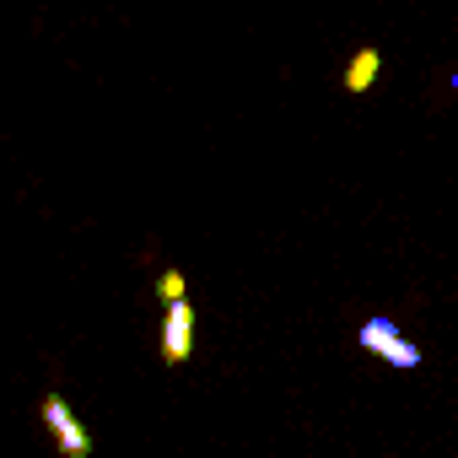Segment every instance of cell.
Returning a JSON list of instances; mask_svg holds the SVG:
<instances>
[{"instance_id": "1", "label": "cell", "mask_w": 458, "mask_h": 458, "mask_svg": "<svg viewBox=\"0 0 458 458\" xmlns=\"http://www.w3.org/2000/svg\"><path fill=\"white\" fill-rule=\"evenodd\" d=\"M44 426L55 431L60 458H87V453H92V431L71 415V404H65L60 394H44Z\"/></svg>"}, {"instance_id": "2", "label": "cell", "mask_w": 458, "mask_h": 458, "mask_svg": "<svg viewBox=\"0 0 458 458\" xmlns=\"http://www.w3.org/2000/svg\"><path fill=\"white\" fill-rule=\"evenodd\" d=\"M194 308L189 302H173L167 308V318H162V361L167 367H183L189 356H194Z\"/></svg>"}, {"instance_id": "3", "label": "cell", "mask_w": 458, "mask_h": 458, "mask_svg": "<svg viewBox=\"0 0 458 458\" xmlns=\"http://www.w3.org/2000/svg\"><path fill=\"white\" fill-rule=\"evenodd\" d=\"M399 340H404V335H399V324H388V318H367V324L356 329V345H361V351H372L377 361H388Z\"/></svg>"}, {"instance_id": "4", "label": "cell", "mask_w": 458, "mask_h": 458, "mask_svg": "<svg viewBox=\"0 0 458 458\" xmlns=\"http://www.w3.org/2000/svg\"><path fill=\"white\" fill-rule=\"evenodd\" d=\"M377 71H383V55L367 44V49H356L351 55V65H345V92H367L372 81H377Z\"/></svg>"}, {"instance_id": "5", "label": "cell", "mask_w": 458, "mask_h": 458, "mask_svg": "<svg viewBox=\"0 0 458 458\" xmlns=\"http://www.w3.org/2000/svg\"><path fill=\"white\" fill-rule=\"evenodd\" d=\"M157 297H162L167 308L183 302V276H178V270H162V276H157Z\"/></svg>"}]
</instances>
